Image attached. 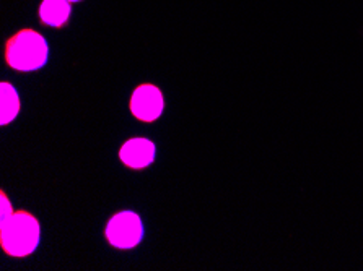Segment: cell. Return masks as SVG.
Instances as JSON below:
<instances>
[{
  "label": "cell",
  "instance_id": "1",
  "mask_svg": "<svg viewBox=\"0 0 363 271\" xmlns=\"http://www.w3.org/2000/svg\"><path fill=\"white\" fill-rule=\"evenodd\" d=\"M0 244L10 257H28L40 244V223L33 214L16 212L0 223Z\"/></svg>",
  "mask_w": 363,
  "mask_h": 271
},
{
  "label": "cell",
  "instance_id": "2",
  "mask_svg": "<svg viewBox=\"0 0 363 271\" xmlns=\"http://www.w3.org/2000/svg\"><path fill=\"white\" fill-rule=\"evenodd\" d=\"M49 46L40 33L23 30L9 40L5 59L10 67L20 71L41 69L48 60Z\"/></svg>",
  "mask_w": 363,
  "mask_h": 271
},
{
  "label": "cell",
  "instance_id": "3",
  "mask_svg": "<svg viewBox=\"0 0 363 271\" xmlns=\"http://www.w3.org/2000/svg\"><path fill=\"white\" fill-rule=\"evenodd\" d=\"M144 228L142 221L132 212H121L109 219L106 226V237L109 244L118 248H132L139 244Z\"/></svg>",
  "mask_w": 363,
  "mask_h": 271
},
{
  "label": "cell",
  "instance_id": "4",
  "mask_svg": "<svg viewBox=\"0 0 363 271\" xmlns=\"http://www.w3.org/2000/svg\"><path fill=\"white\" fill-rule=\"evenodd\" d=\"M130 113L142 122H153L160 117L164 108L162 91L155 85H140L130 98Z\"/></svg>",
  "mask_w": 363,
  "mask_h": 271
},
{
  "label": "cell",
  "instance_id": "5",
  "mask_svg": "<svg viewBox=\"0 0 363 271\" xmlns=\"http://www.w3.org/2000/svg\"><path fill=\"white\" fill-rule=\"evenodd\" d=\"M119 158L128 168L144 169L155 159V145L147 138H130L121 148Z\"/></svg>",
  "mask_w": 363,
  "mask_h": 271
},
{
  "label": "cell",
  "instance_id": "6",
  "mask_svg": "<svg viewBox=\"0 0 363 271\" xmlns=\"http://www.w3.org/2000/svg\"><path fill=\"white\" fill-rule=\"evenodd\" d=\"M70 15L69 0H44L40 7V16L49 26H62Z\"/></svg>",
  "mask_w": 363,
  "mask_h": 271
},
{
  "label": "cell",
  "instance_id": "7",
  "mask_svg": "<svg viewBox=\"0 0 363 271\" xmlns=\"http://www.w3.org/2000/svg\"><path fill=\"white\" fill-rule=\"evenodd\" d=\"M0 99H2V106H0V124L7 125L20 113V98L10 83H2L0 85Z\"/></svg>",
  "mask_w": 363,
  "mask_h": 271
},
{
  "label": "cell",
  "instance_id": "8",
  "mask_svg": "<svg viewBox=\"0 0 363 271\" xmlns=\"http://www.w3.org/2000/svg\"><path fill=\"white\" fill-rule=\"evenodd\" d=\"M0 200H2V208H0V223H4V221H7L10 217H12L13 209H12V204L9 202V198L5 197V193L0 195Z\"/></svg>",
  "mask_w": 363,
  "mask_h": 271
},
{
  "label": "cell",
  "instance_id": "9",
  "mask_svg": "<svg viewBox=\"0 0 363 271\" xmlns=\"http://www.w3.org/2000/svg\"><path fill=\"white\" fill-rule=\"evenodd\" d=\"M69 2H77V0H69Z\"/></svg>",
  "mask_w": 363,
  "mask_h": 271
}]
</instances>
